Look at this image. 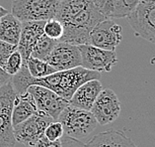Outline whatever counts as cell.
<instances>
[{"instance_id": "6da1fadb", "label": "cell", "mask_w": 155, "mask_h": 147, "mask_svg": "<svg viewBox=\"0 0 155 147\" xmlns=\"http://www.w3.org/2000/svg\"><path fill=\"white\" fill-rule=\"evenodd\" d=\"M55 19L64 29L60 42L79 46L88 44L90 32L105 17L93 0H60Z\"/></svg>"}, {"instance_id": "7a4b0ae2", "label": "cell", "mask_w": 155, "mask_h": 147, "mask_svg": "<svg viewBox=\"0 0 155 147\" xmlns=\"http://www.w3.org/2000/svg\"><path fill=\"white\" fill-rule=\"evenodd\" d=\"M101 74L98 72L87 70L81 66L70 70L55 72L50 76L36 79L32 76L29 78L30 86H41L52 90L56 95L69 101L79 86L91 80H100Z\"/></svg>"}, {"instance_id": "3957f363", "label": "cell", "mask_w": 155, "mask_h": 147, "mask_svg": "<svg viewBox=\"0 0 155 147\" xmlns=\"http://www.w3.org/2000/svg\"><path fill=\"white\" fill-rule=\"evenodd\" d=\"M58 121L61 123L65 136L77 140L91 134L98 124L90 110L74 107L70 104L61 111Z\"/></svg>"}, {"instance_id": "277c9868", "label": "cell", "mask_w": 155, "mask_h": 147, "mask_svg": "<svg viewBox=\"0 0 155 147\" xmlns=\"http://www.w3.org/2000/svg\"><path fill=\"white\" fill-rule=\"evenodd\" d=\"M60 0H14L12 14L21 22L48 21L55 18Z\"/></svg>"}, {"instance_id": "5b68a950", "label": "cell", "mask_w": 155, "mask_h": 147, "mask_svg": "<svg viewBox=\"0 0 155 147\" xmlns=\"http://www.w3.org/2000/svg\"><path fill=\"white\" fill-rule=\"evenodd\" d=\"M127 19L137 35L155 44V0H139Z\"/></svg>"}, {"instance_id": "8992f818", "label": "cell", "mask_w": 155, "mask_h": 147, "mask_svg": "<svg viewBox=\"0 0 155 147\" xmlns=\"http://www.w3.org/2000/svg\"><path fill=\"white\" fill-rule=\"evenodd\" d=\"M16 96L10 81L0 86V147H15L11 115Z\"/></svg>"}, {"instance_id": "52a82bcc", "label": "cell", "mask_w": 155, "mask_h": 147, "mask_svg": "<svg viewBox=\"0 0 155 147\" xmlns=\"http://www.w3.org/2000/svg\"><path fill=\"white\" fill-rule=\"evenodd\" d=\"M54 121L50 115L37 110L31 117L13 126L14 137L16 141L26 146H35L41 137L48 125Z\"/></svg>"}, {"instance_id": "ba28073f", "label": "cell", "mask_w": 155, "mask_h": 147, "mask_svg": "<svg viewBox=\"0 0 155 147\" xmlns=\"http://www.w3.org/2000/svg\"><path fill=\"white\" fill-rule=\"evenodd\" d=\"M123 40V28L112 19L99 22L89 34L88 44L108 51H115Z\"/></svg>"}, {"instance_id": "9c48e42d", "label": "cell", "mask_w": 155, "mask_h": 147, "mask_svg": "<svg viewBox=\"0 0 155 147\" xmlns=\"http://www.w3.org/2000/svg\"><path fill=\"white\" fill-rule=\"evenodd\" d=\"M81 55V67L87 70L98 72H111L112 68L118 63L115 51H108L84 44L78 46Z\"/></svg>"}, {"instance_id": "30bf717a", "label": "cell", "mask_w": 155, "mask_h": 147, "mask_svg": "<svg viewBox=\"0 0 155 147\" xmlns=\"http://www.w3.org/2000/svg\"><path fill=\"white\" fill-rule=\"evenodd\" d=\"M27 92L32 96L37 110L43 111L58 121L59 114L69 104V101L56 95L52 90L41 86H30Z\"/></svg>"}, {"instance_id": "8fae6325", "label": "cell", "mask_w": 155, "mask_h": 147, "mask_svg": "<svg viewBox=\"0 0 155 147\" xmlns=\"http://www.w3.org/2000/svg\"><path fill=\"white\" fill-rule=\"evenodd\" d=\"M90 111L100 125L114 122L120 114V103L118 96L111 89H102Z\"/></svg>"}, {"instance_id": "7c38bea8", "label": "cell", "mask_w": 155, "mask_h": 147, "mask_svg": "<svg viewBox=\"0 0 155 147\" xmlns=\"http://www.w3.org/2000/svg\"><path fill=\"white\" fill-rule=\"evenodd\" d=\"M45 61L56 72L65 71L81 66V55L76 45L58 41Z\"/></svg>"}, {"instance_id": "4fadbf2b", "label": "cell", "mask_w": 155, "mask_h": 147, "mask_svg": "<svg viewBox=\"0 0 155 147\" xmlns=\"http://www.w3.org/2000/svg\"><path fill=\"white\" fill-rule=\"evenodd\" d=\"M44 26L45 21L22 22V30L17 50L22 56L24 65L31 57L33 48L37 41L44 35Z\"/></svg>"}, {"instance_id": "5bb4252c", "label": "cell", "mask_w": 155, "mask_h": 147, "mask_svg": "<svg viewBox=\"0 0 155 147\" xmlns=\"http://www.w3.org/2000/svg\"><path fill=\"white\" fill-rule=\"evenodd\" d=\"M94 4L105 19L127 18L139 0H93Z\"/></svg>"}, {"instance_id": "9a60e30c", "label": "cell", "mask_w": 155, "mask_h": 147, "mask_svg": "<svg viewBox=\"0 0 155 147\" xmlns=\"http://www.w3.org/2000/svg\"><path fill=\"white\" fill-rule=\"evenodd\" d=\"M103 89L100 80H91L81 85L75 90L69 104L74 107L90 110L99 93Z\"/></svg>"}, {"instance_id": "2e32d148", "label": "cell", "mask_w": 155, "mask_h": 147, "mask_svg": "<svg viewBox=\"0 0 155 147\" xmlns=\"http://www.w3.org/2000/svg\"><path fill=\"white\" fill-rule=\"evenodd\" d=\"M85 147H138L122 130L109 129L95 135Z\"/></svg>"}, {"instance_id": "e0dca14e", "label": "cell", "mask_w": 155, "mask_h": 147, "mask_svg": "<svg viewBox=\"0 0 155 147\" xmlns=\"http://www.w3.org/2000/svg\"><path fill=\"white\" fill-rule=\"evenodd\" d=\"M36 111V103L32 96L28 92H26L23 95H17L16 99L14 100V107L12 115H11L12 125L15 126L25 121L26 119L31 117Z\"/></svg>"}, {"instance_id": "ac0fdd59", "label": "cell", "mask_w": 155, "mask_h": 147, "mask_svg": "<svg viewBox=\"0 0 155 147\" xmlns=\"http://www.w3.org/2000/svg\"><path fill=\"white\" fill-rule=\"evenodd\" d=\"M22 22L12 13L6 14L0 19V40L17 46L20 39Z\"/></svg>"}, {"instance_id": "d6986e66", "label": "cell", "mask_w": 155, "mask_h": 147, "mask_svg": "<svg viewBox=\"0 0 155 147\" xmlns=\"http://www.w3.org/2000/svg\"><path fill=\"white\" fill-rule=\"evenodd\" d=\"M25 65L27 67L30 75L33 78L36 79L48 77L51 74H54L56 72L54 68L48 65L46 61H43V60H39L33 57H30Z\"/></svg>"}, {"instance_id": "ffe728a7", "label": "cell", "mask_w": 155, "mask_h": 147, "mask_svg": "<svg viewBox=\"0 0 155 147\" xmlns=\"http://www.w3.org/2000/svg\"><path fill=\"white\" fill-rule=\"evenodd\" d=\"M58 41L48 38V37H47L44 34V35L37 41L36 45L34 46L31 57L45 61L48 56L51 54V52L54 50V48L55 47V45L58 44Z\"/></svg>"}, {"instance_id": "44dd1931", "label": "cell", "mask_w": 155, "mask_h": 147, "mask_svg": "<svg viewBox=\"0 0 155 147\" xmlns=\"http://www.w3.org/2000/svg\"><path fill=\"white\" fill-rule=\"evenodd\" d=\"M63 33H64L63 26L58 19L52 18V19H50L45 22L44 34L47 37H48V38L59 41L63 36Z\"/></svg>"}, {"instance_id": "7402d4cb", "label": "cell", "mask_w": 155, "mask_h": 147, "mask_svg": "<svg viewBox=\"0 0 155 147\" xmlns=\"http://www.w3.org/2000/svg\"><path fill=\"white\" fill-rule=\"evenodd\" d=\"M22 65H23V59H22V56L19 51L16 50L10 55V57L7 60L4 67V72L12 77L20 71Z\"/></svg>"}, {"instance_id": "603a6c76", "label": "cell", "mask_w": 155, "mask_h": 147, "mask_svg": "<svg viewBox=\"0 0 155 147\" xmlns=\"http://www.w3.org/2000/svg\"><path fill=\"white\" fill-rule=\"evenodd\" d=\"M63 135V127L61 123L58 121H52L51 123L48 124L46 130H45V136L51 141L59 140Z\"/></svg>"}, {"instance_id": "cb8c5ba5", "label": "cell", "mask_w": 155, "mask_h": 147, "mask_svg": "<svg viewBox=\"0 0 155 147\" xmlns=\"http://www.w3.org/2000/svg\"><path fill=\"white\" fill-rule=\"evenodd\" d=\"M17 50V46L11 45L9 43H6L4 41L0 40V68L4 71V67L6 65V62L10 55L14 51Z\"/></svg>"}, {"instance_id": "d4e9b609", "label": "cell", "mask_w": 155, "mask_h": 147, "mask_svg": "<svg viewBox=\"0 0 155 147\" xmlns=\"http://www.w3.org/2000/svg\"><path fill=\"white\" fill-rule=\"evenodd\" d=\"M60 142H61V147H85V144L80 140L65 136V135L60 138Z\"/></svg>"}, {"instance_id": "484cf974", "label": "cell", "mask_w": 155, "mask_h": 147, "mask_svg": "<svg viewBox=\"0 0 155 147\" xmlns=\"http://www.w3.org/2000/svg\"><path fill=\"white\" fill-rule=\"evenodd\" d=\"M34 147H61V142H60V139L55 141H51L46 136H44L36 143Z\"/></svg>"}, {"instance_id": "4316f807", "label": "cell", "mask_w": 155, "mask_h": 147, "mask_svg": "<svg viewBox=\"0 0 155 147\" xmlns=\"http://www.w3.org/2000/svg\"><path fill=\"white\" fill-rule=\"evenodd\" d=\"M6 14H8V10L0 5V19H1L2 17H4Z\"/></svg>"}]
</instances>
